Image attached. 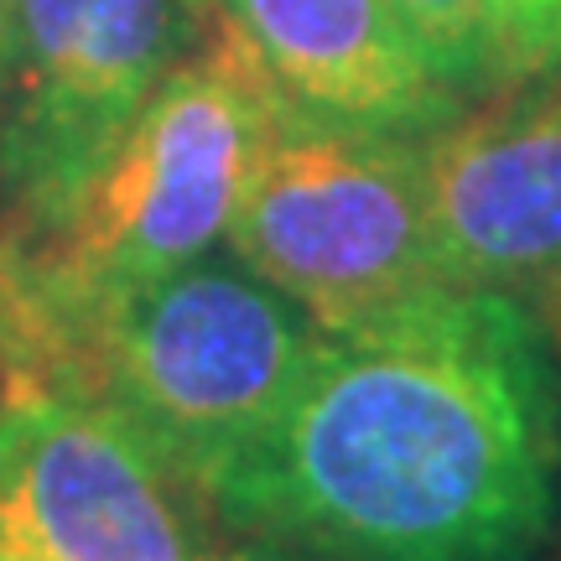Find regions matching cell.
Listing matches in <instances>:
<instances>
[{
    "label": "cell",
    "instance_id": "cell-4",
    "mask_svg": "<svg viewBox=\"0 0 561 561\" xmlns=\"http://www.w3.org/2000/svg\"><path fill=\"white\" fill-rule=\"evenodd\" d=\"M229 244L312 328H348L453 286L442 271L426 146L280 121L244 182Z\"/></svg>",
    "mask_w": 561,
    "mask_h": 561
},
{
    "label": "cell",
    "instance_id": "cell-6",
    "mask_svg": "<svg viewBox=\"0 0 561 561\" xmlns=\"http://www.w3.org/2000/svg\"><path fill=\"white\" fill-rule=\"evenodd\" d=\"M167 468L104 401L0 390V525L42 561H203Z\"/></svg>",
    "mask_w": 561,
    "mask_h": 561
},
{
    "label": "cell",
    "instance_id": "cell-2",
    "mask_svg": "<svg viewBox=\"0 0 561 561\" xmlns=\"http://www.w3.org/2000/svg\"><path fill=\"white\" fill-rule=\"evenodd\" d=\"M276 125L244 42L214 16L203 53L161 79L79 203L32 240V255L89 301L203 261L234 229L244 182Z\"/></svg>",
    "mask_w": 561,
    "mask_h": 561
},
{
    "label": "cell",
    "instance_id": "cell-13",
    "mask_svg": "<svg viewBox=\"0 0 561 561\" xmlns=\"http://www.w3.org/2000/svg\"><path fill=\"white\" fill-rule=\"evenodd\" d=\"M5 47H11V21H5V0H0V83H5Z\"/></svg>",
    "mask_w": 561,
    "mask_h": 561
},
{
    "label": "cell",
    "instance_id": "cell-7",
    "mask_svg": "<svg viewBox=\"0 0 561 561\" xmlns=\"http://www.w3.org/2000/svg\"><path fill=\"white\" fill-rule=\"evenodd\" d=\"M214 16L244 42L280 121L421 140L458 115L390 0H224Z\"/></svg>",
    "mask_w": 561,
    "mask_h": 561
},
{
    "label": "cell",
    "instance_id": "cell-10",
    "mask_svg": "<svg viewBox=\"0 0 561 561\" xmlns=\"http://www.w3.org/2000/svg\"><path fill=\"white\" fill-rule=\"evenodd\" d=\"M530 16V47H536V68H557L561 62V0H525Z\"/></svg>",
    "mask_w": 561,
    "mask_h": 561
},
{
    "label": "cell",
    "instance_id": "cell-12",
    "mask_svg": "<svg viewBox=\"0 0 561 561\" xmlns=\"http://www.w3.org/2000/svg\"><path fill=\"white\" fill-rule=\"evenodd\" d=\"M219 5H224V0H182V11H187L193 21H208L214 11H219Z\"/></svg>",
    "mask_w": 561,
    "mask_h": 561
},
{
    "label": "cell",
    "instance_id": "cell-5",
    "mask_svg": "<svg viewBox=\"0 0 561 561\" xmlns=\"http://www.w3.org/2000/svg\"><path fill=\"white\" fill-rule=\"evenodd\" d=\"M0 178L32 229L79 203L178 68L182 0H5Z\"/></svg>",
    "mask_w": 561,
    "mask_h": 561
},
{
    "label": "cell",
    "instance_id": "cell-11",
    "mask_svg": "<svg viewBox=\"0 0 561 561\" xmlns=\"http://www.w3.org/2000/svg\"><path fill=\"white\" fill-rule=\"evenodd\" d=\"M0 561H42V557H32V551H26V546H21L16 536L0 525Z\"/></svg>",
    "mask_w": 561,
    "mask_h": 561
},
{
    "label": "cell",
    "instance_id": "cell-1",
    "mask_svg": "<svg viewBox=\"0 0 561 561\" xmlns=\"http://www.w3.org/2000/svg\"><path fill=\"white\" fill-rule=\"evenodd\" d=\"M203 494L333 561H530L557 504L541 333L479 286L318 328L276 421Z\"/></svg>",
    "mask_w": 561,
    "mask_h": 561
},
{
    "label": "cell",
    "instance_id": "cell-8",
    "mask_svg": "<svg viewBox=\"0 0 561 561\" xmlns=\"http://www.w3.org/2000/svg\"><path fill=\"white\" fill-rule=\"evenodd\" d=\"M426 182L453 286L515 291L561 276V89L442 125Z\"/></svg>",
    "mask_w": 561,
    "mask_h": 561
},
{
    "label": "cell",
    "instance_id": "cell-9",
    "mask_svg": "<svg viewBox=\"0 0 561 561\" xmlns=\"http://www.w3.org/2000/svg\"><path fill=\"white\" fill-rule=\"evenodd\" d=\"M390 5L453 94L541 73L525 0H390Z\"/></svg>",
    "mask_w": 561,
    "mask_h": 561
},
{
    "label": "cell",
    "instance_id": "cell-3",
    "mask_svg": "<svg viewBox=\"0 0 561 561\" xmlns=\"http://www.w3.org/2000/svg\"><path fill=\"white\" fill-rule=\"evenodd\" d=\"M318 328L261 276L182 265L100 297L83 396L121 411L178 479L208 489L276 421Z\"/></svg>",
    "mask_w": 561,
    "mask_h": 561
}]
</instances>
